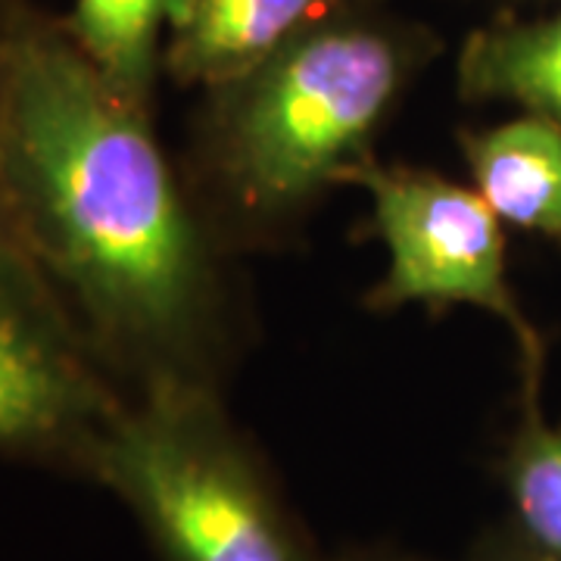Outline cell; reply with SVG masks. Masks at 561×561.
Instances as JSON below:
<instances>
[{"mask_svg": "<svg viewBox=\"0 0 561 561\" xmlns=\"http://www.w3.org/2000/svg\"><path fill=\"white\" fill-rule=\"evenodd\" d=\"M62 28L125 101L153 116L165 0H76Z\"/></svg>", "mask_w": 561, "mask_h": 561, "instance_id": "cell-9", "label": "cell"}, {"mask_svg": "<svg viewBox=\"0 0 561 561\" xmlns=\"http://www.w3.org/2000/svg\"><path fill=\"white\" fill-rule=\"evenodd\" d=\"M427 57L424 28L356 7L206 91L197 165L213 201L243 228L302 213L371 157L375 131Z\"/></svg>", "mask_w": 561, "mask_h": 561, "instance_id": "cell-2", "label": "cell"}, {"mask_svg": "<svg viewBox=\"0 0 561 561\" xmlns=\"http://www.w3.org/2000/svg\"><path fill=\"white\" fill-rule=\"evenodd\" d=\"M474 191L515 228L561 241V128L524 113L461 135Z\"/></svg>", "mask_w": 561, "mask_h": 561, "instance_id": "cell-7", "label": "cell"}, {"mask_svg": "<svg viewBox=\"0 0 561 561\" xmlns=\"http://www.w3.org/2000/svg\"><path fill=\"white\" fill-rule=\"evenodd\" d=\"M169 561H312L209 381L131 390L81 461Z\"/></svg>", "mask_w": 561, "mask_h": 561, "instance_id": "cell-3", "label": "cell"}, {"mask_svg": "<svg viewBox=\"0 0 561 561\" xmlns=\"http://www.w3.org/2000/svg\"><path fill=\"white\" fill-rule=\"evenodd\" d=\"M122 402L44 275L0 247V453L81 471Z\"/></svg>", "mask_w": 561, "mask_h": 561, "instance_id": "cell-5", "label": "cell"}, {"mask_svg": "<svg viewBox=\"0 0 561 561\" xmlns=\"http://www.w3.org/2000/svg\"><path fill=\"white\" fill-rule=\"evenodd\" d=\"M481 561H552L540 556V552H534L527 542H524V549H490Z\"/></svg>", "mask_w": 561, "mask_h": 561, "instance_id": "cell-12", "label": "cell"}, {"mask_svg": "<svg viewBox=\"0 0 561 561\" xmlns=\"http://www.w3.org/2000/svg\"><path fill=\"white\" fill-rule=\"evenodd\" d=\"M393 561H402V559H393Z\"/></svg>", "mask_w": 561, "mask_h": 561, "instance_id": "cell-13", "label": "cell"}, {"mask_svg": "<svg viewBox=\"0 0 561 561\" xmlns=\"http://www.w3.org/2000/svg\"><path fill=\"white\" fill-rule=\"evenodd\" d=\"M468 101H505L561 128V13L474 28L459 54Z\"/></svg>", "mask_w": 561, "mask_h": 561, "instance_id": "cell-8", "label": "cell"}, {"mask_svg": "<svg viewBox=\"0 0 561 561\" xmlns=\"http://www.w3.org/2000/svg\"><path fill=\"white\" fill-rule=\"evenodd\" d=\"M0 247L3 250H10V253H20L25 260L32 262L28 256V250H25V243L20 238V228H16V221H13V213H10V203H7V194H3V181H0ZM35 265V262H32ZM38 268V265H35Z\"/></svg>", "mask_w": 561, "mask_h": 561, "instance_id": "cell-11", "label": "cell"}, {"mask_svg": "<svg viewBox=\"0 0 561 561\" xmlns=\"http://www.w3.org/2000/svg\"><path fill=\"white\" fill-rule=\"evenodd\" d=\"M0 181L13 221L106 375L206 381L221 287L153 135L62 20L0 0Z\"/></svg>", "mask_w": 561, "mask_h": 561, "instance_id": "cell-1", "label": "cell"}, {"mask_svg": "<svg viewBox=\"0 0 561 561\" xmlns=\"http://www.w3.org/2000/svg\"><path fill=\"white\" fill-rule=\"evenodd\" d=\"M356 7L362 0H165L162 69L184 88L213 91Z\"/></svg>", "mask_w": 561, "mask_h": 561, "instance_id": "cell-6", "label": "cell"}, {"mask_svg": "<svg viewBox=\"0 0 561 561\" xmlns=\"http://www.w3.org/2000/svg\"><path fill=\"white\" fill-rule=\"evenodd\" d=\"M341 184H356L371 197L375 225L390 256L387 275L368 297L371 309L390 312L405 302L481 306L518 334L524 356L537 371V334L505 280L500 216L478 191L437 172L381 165L371 157L346 169Z\"/></svg>", "mask_w": 561, "mask_h": 561, "instance_id": "cell-4", "label": "cell"}, {"mask_svg": "<svg viewBox=\"0 0 561 561\" xmlns=\"http://www.w3.org/2000/svg\"><path fill=\"white\" fill-rule=\"evenodd\" d=\"M537 371H530V402L508 453L505 483L524 542L546 559L561 561V427H549L534 402Z\"/></svg>", "mask_w": 561, "mask_h": 561, "instance_id": "cell-10", "label": "cell"}]
</instances>
